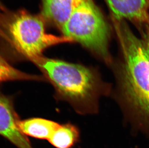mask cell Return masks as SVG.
<instances>
[{"label":"cell","mask_w":149,"mask_h":148,"mask_svg":"<svg viewBox=\"0 0 149 148\" xmlns=\"http://www.w3.org/2000/svg\"><path fill=\"white\" fill-rule=\"evenodd\" d=\"M49 80L59 99L76 109L91 99L96 78L90 69L81 64L42 56L33 62Z\"/></svg>","instance_id":"obj_3"},{"label":"cell","mask_w":149,"mask_h":148,"mask_svg":"<svg viewBox=\"0 0 149 148\" xmlns=\"http://www.w3.org/2000/svg\"><path fill=\"white\" fill-rule=\"evenodd\" d=\"M84 0H41V14L45 22L61 31Z\"/></svg>","instance_id":"obj_6"},{"label":"cell","mask_w":149,"mask_h":148,"mask_svg":"<svg viewBox=\"0 0 149 148\" xmlns=\"http://www.w3.org/2000/svg\"><path fill=\"white\" fill-rule=\"evenodd\" d=\"M77 128L70 123L59 124L48 141L56 148H73L79 140Z\"/></svg>","instance_id":"obj_9"},{"label":"cell","mask_w":149,"mask_h":148,"mask_svg":"<svg viewBox=\"0 0 149 148\" xmlns=\"http://www.w3.org/2000/svg\"><path fill=\"white\" fill-rule=\"evenodd\" d=\"M15 80L44 81L41 75H30L17 69L0 55V83Z\"/></svg>","instance_id":"obj_10"},{"label":"cell","mask_w":149,"mask_h":148,"mask_svg":"<svg viewBox=\"0 0 149 148\" xmlns=\"http://www.w3.org/2000/svg\"><path fill=\"white\" fill-rule=\"evenodd\" d=\"M59 124L56 122L41 118L19 120L18 123L20 130L26 136L47 140Z\"/></svg>","instance_id":"obj_8"},{"label":"cell","mask_w":149,"mask_h":148,"mask_svg":"<svg viewBox=\"0 0 149 148\" xmlns=\"http://www.w3.org/2000/svg\"></svg>","instance_id":"obj_12"},{"label":"cell","mask_w":149,"mask_h":148,"mask_svg":"<svg viewBox=\"0 0 149 148\" xmlns=\"http://www.w3.org/2000/svg\"><path fill=\"white\" fill-rule=\"evenodd\" d=\"M116 27L124 55V93L134 109L149 120V32L138 38L123 23Z\"/></svg>","instance_id":"obj_2"},{"label":"cell","mask_w":149,"mask_h":148,"mask_svg":"<svg viewBox=\"0 0 149 148\" xmlns=\"http://www.w3.org/2000/svg\"><path fill=\"white\" fill-rule=\"evenodd\" d=\"M117 19L149 24L148 0H105Z\"/></svg>","instance_id":"obj_7"},{"label":"cell","mask_w":149,"mask_h":148,"mask_svg":"<svg viewBox=\"0 0 149 148\" xmlns=\"http://www.w3.org/2000/svg\"><path fill=\"white\" fill-rule=\"evenodd\" d=\"M62 35L101 56L109 59L110 30L92 0H84L64 25Z\"/></svg>","instance_id":"obj_4"},{"label":"cell","mask_w":149,"mask_h":148,"mask_svg":"<svg viewBox=\"0 0 149 148\" xmlns=\"http://www.w3.org/2000/svg\"><path fill=\"white\" fill-rule=\"evenodd\" d=\"M19 120L11 99L0 92V135L17 148H33L20 130Z\"/></svg>","instance_id":"obj_5"},{"label":"cell","mask_w":149,"mask_h":148,"mask_svg":"<svg viewBox=\"0 0 149 148\" xmlns=\"http://www.w3.org/2000/svg\"><path fill=\"white\" fill-rule=\"evenodd\" d=\"M6 9L5 8V7L3 6V4L0 1V18L1 17V16L4 14V12L6 11Z\"/></svg>","instance_id":"obj_11"},{"label":"cell","mask_w":149,"mask_h":148,"mask_svg":"<svg viewBox=\"0 0 149 148\" xmlns=\"http://www.w3.org/2000/svg\"><path fill=\"white\" fill-rule=\"evenodd\" d=\"M45 22L42 15L26 10H6L0 18V49L8 47L13 53L33 62L49 48L72 42L63 35L48 33Z\"/></svg>","instance_id":"obj_1"}]
</instances>
